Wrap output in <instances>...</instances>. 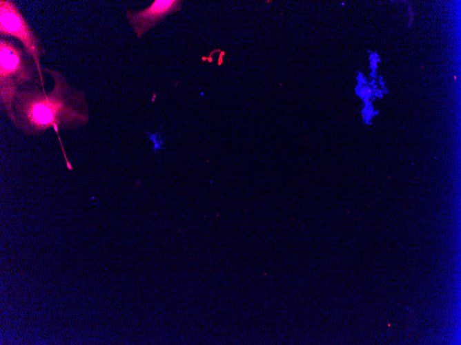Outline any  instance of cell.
<instances>
[{
    "instance_id": "cell-1",
    "label": "cell",
    "mask_w": 461,
    "mask_h": 345,
    "mask_svg": "<svg viewBox=\"0 0 461 345\" xmlns=\"http://www.w3.org/2000/svg\"><path fill=\"white\" fill-rule=\"evenodd\" d=\"M52 78L50 92L40 84L21 87L14 98L10 120L27 136L43 134L52 127L59 136V129H75L90 120L88 103L83 90L72 87L59 70L43 67Z\"/></svg>"
},
{
    "instance_id": "cell-2",
    "label": "cell",
    "mask_w": 461,
    "mask_h": 345,
    "mask_svg": "<svg viewBox=\"0 0 461 345\" xmlns=\"http://www.w3.org/2000/svg\"><path fill=\"white\" fill-rule=\"evenodd\" d=\"M29 84H43L33 59L14 41L0 36L1 109L10 118L18 90Z\"/></svg>"
},
{
    "instance_id": "cell-3",
    "label": "cell",
    "mask_w": 461,
    "mask_h": 345,
    "mask_svg": "<svg viewBox=\"0 0 461 345\" xmlns=\"http://www.w3.org/2000/svg\"><path fill=\"white\" fill-rule=\"evenodd\" d=\"M0 36H12L22 43L26 52L33 59L41 80L45 85L40 59L46 54V49L17 6L11 0H0Z\"/></svg>"
},
{
    "instance_id": "cell-4",
    "label": "cell",
    "mask_w": 461,
    "mask_h": 345,
    "mask_svg": "<svg viewBox=\"0 0 461 345\" xmlns=\"http://www.w3.org/2000/svg\"><path fill=\"white\" fill-rule=\"evenodd\" d=\"M182 2L178 0H155L146 9L139 11L128 10L126 17L137 36L140 38L167 14L180 10Z\"/></svg>"
}]
</instances>
